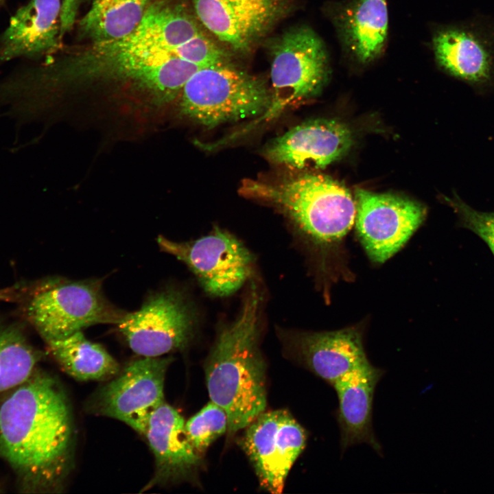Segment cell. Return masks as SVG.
<instances>
[{
	"label": "cell",
	"mask_w": 494,
	"mask_h": 494,
	"mask_svg": "<svg viewBox=\"0 0 494 494\" xmlns=\"http://www.w3.org/2000/svg\"><path fill=\"white\" fill-rule=\"evenodd\" d=\"M74 429L67 396L55 378L35 371L0 405V456L23 489L59 490L73 462Z\"/></svg>",
	"instance_id": "obj_1"
},
{
	"label": "cell",
	"mask_w": 494,
	"mask_h": 494,
	"mask_svg": "<svg viewBox=\"0 0 494 494\" xmlns=\"http://www.w3.org/2000/svg\"><path fill=\"white\" fill-rule=\"evenodd\" d=\"M259 304V293L252 285L237 318L219 331L204 364L210 399L226 411L229 434L246 428L266 408Z\"/></svg>",
	"instance_id": "obj_2"
},
{
	"label": "cell",
	"mask_w": 494,
	"mask_h": 494,
	"mask_svg": "<svg viewBox=\"0 0 494 494\" xmlns=\"http://www.w3.org/2000/svg\"><path fill=\"white\" fill-rule=\"evenodd\" d=\"M239 192L274 204L305 237L323 248L339 244L355 221V199L325 175L305 174L274 183L247 179Z\"/></svg>",
	"instance_id": "obj_3"
},
{
	"label": "cell",
	"mask_w": 494,
	"mask_h": 494,
	"mask_svg": "<svg viewBox=\"0 0 494 494\" xmlns=\"http://www.w3.org/2000/svg\"><path fill=\"white\" fill-rule=\"evenodd\" d=\"M25 318L45 342L96 324L117 325L126 312L105 298L99 280L50 279L27 291Z\"/></svg>",
	"instance_id": "obj_4"
},
{
	"label": "cell",
	"mask_w": 494,
	"mask_h": 494,
	"mask_svg": "<svg viewBox=\"0 0 494 494\" xmlns=\"http://www.w3.org/2000/svg\"><path fill=\"white\" fill-rule=\"evenodd\" d=\"M180 93L182 113L207 128L261 115L270 102L261 79L227 60L199 69Z\"/></svg>",
	"instance_id": "obj_5"
},
{
	"label": "cell",
	"mask_w": 494,
	"mask_h": 494,
	"mask_svg": "<svg viewBox=\"0 0 494 494\" xmlns=\"http://www.w3.org/2000/svg\"><path fill=\"white\" fill-rule=\"evenodd\" d=\"M273 44L270 104L261 116L231 133L234 140L276 118L291 105L317 94L328 77L325 47L311 30L290 29Z\"/></svg>",
	"instance_id": "obj_6"
},
{
	"label": "cell",
	"mask_w": 494,
	"mask_h": 494,
	"mask_svg": "<svg viewBox=\"0 0 494 494\" xmlns=\"http://www.w3.org/2000/svg\"><path fill=\"white\" fill-rule=\"evenodd\" d=\"M117 326L135 353L160 357L187 346L195 316L180 292L167 290L150 296L138 310L126 313Z\"/></svg>",
	"instance_id": "obj_7"
},
{
	"label": "cell",
	"mask_w": 494,
	"mask_h": 494,
	"mask_svg": "<svg viewBox=\"0 0 494 494\" xmlns=\"http://www.w3.org/2000/svg\"><path fill=\"white\" fill-rule=\"evenodd\" d=\"M157 242L162 250L185 263L204 290L215 296L238 290L252 271V257L246 246L220 229L191 242L158 236Z\"/></svg>",
	"instance_id": "obj_8"
},
{
	"label": "cell",
	"mask_w": 494,
	"mask_h": 494,
	"mask_svg": "<svg viewBox=\"0 0 494 494\" xmlns=\"http://www.w3.org/2000/svg\"><path fill=\"white\" fill-rule=\"evenodd\" d=\"M172 361L160 356L133 362L95 394L91 408L143 434L151 412L165 402V378Z\"/></svg>",
	"instance_id": "obj_9"
},
{
	"label": "cell",
	"mask_w": 494,
	"mask_h": 494,
	"mask_svg": "<svg viewBox=\"0 0 494 494\" xmlns=\"http://www.w3.org/2000/svg\"><path fill=\"white\" fill-rule=\"evenodd\" d=\"M355 227L369 258L384 263L395 254L423 222L421 204L397 195L357 189Z\"/></svg>",
	"instance_id": "obj_10"
},
{
	"label": "cell",
	"mask_w": 494,
	"mask_h": 494,
	"mask_svg": "<svg viewBox=\"0 0 494 494\" xmlns=\"http://www.w3.org/2000/svg\"><path fill=\"white\" fill-rule=\"evenodd\" d=\"M246 428L242 445L261 486L281 493L306 446V431L285 410L263 412Z\"/></svg>",
	"instance_id": "obj_11"
},
{
	"label": "cell",
	"mask_w": 494,
	"mask_h": 494,
	"mask_svg": "<svg viewBox=\"0 0 494 494\" xmlns=\"http://www.w3.org/2000/svg\"><path fill=\"white\" fill-rule=\"evenodd\" d=\"M294 0H193L197 18L239 52L250 51L290 11Z\"/></svg>",
	"instance_id": "obj_12"
},
{
	"label": "cell",
	"mask_w": 494,
	"mask_h": 494,
	"mask_svg": "<svg viewBox=\"0 0 494 494\" xmlns=\"http://www.w3.org/2000/svg\"><path fill=\"white\" fill-rule=\"evenodd\" d=\"M353 143L351 130L334 119H320L294 126L274 139L263 155L294 168H323L345 155Z\"/></svg>",
	"instance_id": "obj_13"
},
{
	"label": "cell",
	"mask_w": 494,
	"mask_h": 494,
	"mask_svg": "<svg viewBox=\"0 0 494 494\" xmlns=\"http://www.w3.org/2000/svg\"><path fill=\"white\" fill-rule=\"evenodd\" d=\"M436 60L450 75L482 86L494 77V25L479 21L449 26L433 38Z\"/></svg>",
	"instance_id": "obj_14"
},
{
	"label": "cell",
	"mask_w": 494,
	"mask_h": 494,
	"mask_svg": "<svg viewBox=\"0 0 494 494\" xmlns=\"http://www.w3.org/2000/svg\"><path fill=\"white\" fill-rule=\"evenodd\" d=\"M296 360L329 385L367 362L362 328L292 333L287 339Z\"/></svg>",
	"instance_id": "obj_15"
},
{
	"label": "cell",
	"mask_w": 494,
	"mask_h": 494,
	"mask_svg": "<svg viewBox=\"0 0 494 494\" xmlns=\"http://www.w3.org/2000/svg\"><path fill=\"white\" fill-rule=\"evenodd\" d=\"M183 417L165 402L149 416L143 435L155 458L150 486L191 479L202 464V456L190 443Z\"/></svg>",
	"instance_id": "obj_16"
},
{
	"label": "cell",
	"mask_w": 494,
	"mask_h": 494,
	"mask_svg": "<svg viewBox=\"0 0 494 494\" xmlns=\"http://www.w3.org/2000/svg\"><path fill=\"white\" fill-rule=\"evenodd\" d=\"M384 373L368 360L332 386L338 399L336 419L342 451L354 445L366 443L378 454L381 452L373 428V404L376 386Z\"/></svg>",
	"instance_id": "obj_17"
},
{
	"label": "cell",
	"mask_w": 494,
	"mask_h": 494,
	"mask_svg": "<svg viewBox=\"0 0 494 494\" xmlns=\"http://www.w3.org/2000/svg\"><path fill=\"white\" fill-rule=\"evenodd\" d=\"M62 0H30L11 17L0 36V64L56 49L61 34Z\"/></svg>",
	"instance_id": "obj_18"
},
{
	"label": "cell",
	"mask_w": 494,
	"mask_h": 494,
	"mask_svg": "<svg viewBox=\"0 0 494 494\" xmlns=\"http://www.w3.org/2000/svg\"><path fill=\"white\" fill-rule=\"evenodd\" d=\"M202 33L182 5L161 0L147 11L130 34L113 42L124 50L156 51L174 49Z\"/></svg>",
	"instance_id": "obj_19"
},
{
	"label": "cell",
	"mask_w": 494,
	"mask_h": 494,
	"mask_svg": "<svg viewBox=\"0 0 494 494\" xmlns=\"http://www.w3.org/2000/svg\"><path fill=\"white\" fill-rule=\"evenodd\" d=\"M342 37L352 55L362 63L377 58L388 34L386 0H354L339 22Z\"/></svg>",
	"instance_id": "obj_20"
},
{
	"label": "cell",
	"mask_w": 494,
	"mask_h": 494,
	"mask_svg": "<svg viewBox=\"0 0 494 494\" xmlns=\"http://www.w3.org/2000/svg\"><path fill=\"white\" fill-rule=\"evenodd\" d=\"M46 343L63 370L76 379L104 380L119 371L117 361L103 346L87 340L82 331Z\"/></svg>",
	"instance_id": "obj_21"
},
{
	"label": "cell",
	"mask_w": 494,
	"mask_h": 494,
	"mask_svg": "<svg viewBox=\"0 0 494 494\" xmlns=\"http://www.w3.org/2000/svg\"><path fill=\"white\" fill-rule=\"evenodd\" d=\"M161 0H94L80 22L93 43L111 41L130 34L147 11Z\"/></svg>",
	"instance_id": "obj_22"
},
{
	"label": "cell",
	"mask_w": 494,
	"mask_h": 494,
	"mask_svg": "<svg viewBox=\"0 0 494 494\" xmlns=\"http://www.w3.org/2000/svg\"><path fill=\"white\" fill-rule=\"evenodd\" d=\"M40 357L27 340L22 324L0 315V393L28 379Z\"/></svg>",
	"instance_id": "obj_23"
},
{
	"label": "cell",
	"mask_w": 494,
	"mask_h": 494,
	"mask_svg": "<svg viewBox=\"0 0 494 494\" xmlns=\"http://www.w3.org/2000/svg\"><path fill=\"white\" fill-rule=\"evenodd\" d=\"M187 438L200 455L228 430L226 411L213 401L191 416L185 425Z\"/></svg>",
	"instance_id": "obj_24"
},
{
	"label": "cell",
	"mask_w": 494,
	"mask_h": 494,
	"mask_svg": "<svg viewBox=\"0 0 494 494\" xmlns=\"http://www.w3.org/2000/svg\"><path fill=\"white\" fill-rule=\"evenodd\" d=\"M173 53L176 57L200 67L226 60V54L203 34L178 46Z\"/></svg>",
	"instance_id": "obj_25"
},
{
	"label": "cell",
	"mask_w": 494,
	"mask_h": 494,
	"mask_svg": "<svg viewBox=\"0 0 494 494\" xmlns=\"http://www.w3.org/2000/svg\"><path fill=\"white\" fill-rule=\"evenodd\" d=\"M448 202L458 214L462 225L480 237L494 255V213L476 211L457 196Z\"/></svg>",
	"instance_id": "obj_26"
},
{
	"label": "cell",
	"mask_w": 494,
	"mask_h": 494,
	"mask_svg": "<svg viewBox=\"0 0 494 494\" xmlns=\"http://www.w3.org/2000/svg\"><path fill=\"white\" fill-rule=\"evenodd\" d=\"M82 0H62L61 12V34L73 27Z\"/></svg>",
	"instance_id": "obj_27"
},
{
	"label": "cell",
	"mask_w": 494,
	"mask_h": 494,
	"mask_svg": "<svg viewBox=\"0 0 494 494\" xmlns=\"http://www.w3.org/2000/svg\"><path fill=\"white\" fill-rule=\"evenodd\" d=\"M27 291L22 287L12 286L0 289V301H19L24 298Z\"/></svg>",
	"instance_id": "obj_28"
},
{
	"label": "cell",
	"mask_w": 494,
	"mask_h": 494,
	"mask_svg": "<svg viewBox=\"0 0 494 494\" xmlns=\"http://www.w3.org/2000/svg\"><path fill=\"white\" fill-rule=\"evenodd\" d=\"M5 0H0V7L4 3Z\"/></svg>",
	"instance_id": "obj_29"
}]
</instances>
